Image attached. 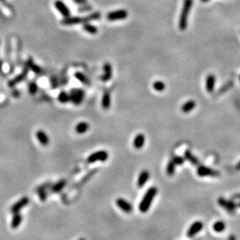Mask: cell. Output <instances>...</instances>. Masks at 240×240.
<instances>
[{
	"instance_id": "cell-1",
	"label": "cell",
	"mask_w": 240,
	"mask_h": 240,
	"mask_svg": "<svg viewBox=\"0 0 240 240\" xmlns=\"http://www.w3.org/2000/svg\"><path fill=\"white\" fill-rule=\"evenodd\" d=\"M157 188L155 187H151L149 189H148V190L146 191L144 197L141 201L140 204H139V208L141 212L145 213L149 210L151 203H152V201H153V199L157 194Z\"/></svg>"
},
{
	"instance_id": "cell-2",
	"label": "cell",
	"mask_w": 240,
	"mask_h": 240,
	"mask_svg": "<svg viewBox=\"0 0 240 240\" xmlns=\"http://www.w3.org/2000/svg\"><path fill=\"white\" fill-rule=\"evenodd\" d=\"M193 6V0H184L180 17L179 19V30L183 31L187 27V21L190 14V9Z\"/></svg>"
},
{
	"instance_id": "cell-3",
	"label": "cell",
	"mask_w": 240,
	"mask_h": 240,
	"mask_svg": "<svg viewBox=\"0 0 240 240\" xmlns=\"http://www.w3.org/2000/svg\"><path fill=\"white\" fill-rule=\"evenodd\" d=\"M33 61V59L32 58H30L29 59L27 60V61L26 62V65L24 67L23 70L22 71L20 74L18 75V76H16L14 79H13L12 80L9 81L8 83V85H9V87H13L17 85V83H20L26 79V77L28 75V72H29V69H30V64Z\"/></svg>"
},
{
	"instance_id": "cell-4",
	"label": "cell",
	"mask_w": 240,
	"mask_h": 240,
	"mask_svg": "<svg viewBox=\"0 0 240 240\" xmlns=\"http://www.w3.org/2000/svg\"><path fill=\"white\" fill-rule=\"evenodd\" d=\"M70 101L75 105H80L85 98V91L83 89H72L69 92Z\"/></svg>"
},
{
	"instance_id": "cell-5",
	"label": "cell",
	"mask_w": 240,
	"mask_h": 240,
	"mask_svg": "<svg viewBox=\"0 0 240 240\" xmlns=\"http://www.w3.org/2000/svg\"><path fill=\"white\" fill-rule=\"evenodd\" d=\"M109 157V154L105 150H100L94 153L91 154L88 159H87V163H94L96 162H105Z\"/></svg>"
},
{
	"instance_id": "cell-6",
	"label": "cell",
	"mask_w": 240,
	"mask_h": 240,
	"mask_svg": "<svg viewBox=\"0 0 240 240\" xmlns=\"http://www.w3.org/2000/svg\"><path fill=\"white\" fill-rule=\"evenodd\" d=\"M128 16V13L125 9H119L116 11L110 12L107 16V19L109 21H117L125 20Z\"/></svg>"
},
{
	"instance_id": "cell-7",
	"label": "cell",
	"mask_w": 240,
	"mask_h": 240,
	"mask_svg": "<svg viewBox=\"0 0 240 240\" xmlns=\"http://www.w3.org/2000/svg\"><path fill=\"white\" fill-rule=\"evenodd\" d=\"M197 174L201 177H204V176H219L220 173L218 170H213L207 166H200L197 170Z\"/></svg>"
},
{
	"instance_id": "cell-8",
	"label": "cell",
	"mask_w": 240,
	"mask_h": 240,
	"mask_svg": "<svg viewBox=\"0 0 240 240\" xmlns=\"http://www.w3.org/2000/svg\"><path fill=\"white\" fill-rule=\"evenodd\" d=\"M61 23L65 26H72V25H77L80 23H86L85 17H67L63 19L61 21Z\"/></svg>"
},
{
	"instance_id": "cell-9",
	"label": "cell",
	"mask_w": 240,
	"mask_h": 240,
	"mask_svg": "<svg viewBox=\"0 0 240 240\" xmlns=\"http://www.w3.org/2000/svg\"><path fill=\"white\" fill-rule=\"evenodd\" d=\"M29 203H30V199H29L27 197H24V198H21L20 201L16 202V203L12 206L11 208H10V211H11V213H13V214L20 212L23 207L27 206Z\"/></svg>"
},
{
	"instance_id": "cell-10",
	"label": "cell",
	"mask_w": 240,
	"mask_h": 240,
	"mask_svg": "<svg viewBox=\"0 0 240 240\" xmlns=\"http://www.w3.org/2000/svg\"><path fill=\"white\" fill-rule=\"evenodd\" d=\"M116 204L119 208L125 213H131L133 211V206L131 203L126 201L124 198H117L116 200Z\"/></svg>"
},
{
	"instance_id": "cell-11",
	"label": "cell",
	"mask_w": 240,
	"mask_h": 240,
	"mask_svg": "<svg viewBox=\"0 0 240 240\" xmlns=\"http://www.w3.org/2000/svg\"><path fill=\"white\" fill-rule=\"evenodd\" d=\"M203 226L204 225L202 223V222H201V221H196L195 222H194L192 225H190L189 229L187 230V237H189V238L194 237L197 233L201 231V229H203Z\"/></svg>"
},
{
	"instance_id": "cell-12",
	"label": "cell",
	"mask_w": 240,
	"mask_h": 240,
	"mask_svg": "<svg viewBox=\"0 0 240 240\" xmlns=\"http://www.w3.org/2000/svg\"><path fill=\"white\" fill-rule=\"evenodd\" d=\"M55 6L57 9V10L61 13L64 17H67L70 16V10L68 9V6L65 4V2H62L61 0H57L55 2Z\"/></svg>"
},
{
	"instance_id": "cell-13",
	"label": "cell",
	"mask_w": 240,
	"mask_h": 240,
	"mask_svg": "<svg viewBox=\"0 0 240 240\" xmlns=\"http://www.w3.org/2000/svg\"><path fill=\"white\" fill-rule=\"evenodd\" d=\"M218 204L221 207L225 208V210H227L229 212H232L233 210L235 209V204L233 202L229 201H228V200L225 199L223 198H218Z\"/></svg>"
},
{
	"instance_id": "cell-14",
	"label": "cell",
	"mask_w": 240,
	"mask_h": 240,
	"mask_svg": "<svg viewBox=\"0 0 240 240\" xmlns=\"http://www.w3.org/2000/svg\"><path fill=\"white\" fill-rule=\"evenodd\" d=\"M150 176L149 172L148 170H142L141 173L139 174V178H138V181H137V186L139 188H142L145 186V184L146 183V182L148 180Z\"/></svg>"
},
{
	"instance_id": "cell-15",
	"label": "cell",
	"mask_w": 240,
	"mask_h": 240,
	"mask_svg": "<svg viewBox=\"0 0 240 240\" xmlns=\"http://www.w3.org/2000/svg\"><path fill=\"white\" fill-rule=\"evenodd\" d=\"M36 137L40 144L44 146H47L50 143V139L46 134V132L42 130H39L36 132Z\"/></svg>"
},
{
	"instance_id": "cell-16",
	"label": "cell",
	"mask_w": 240,
	"mask_h": 240,
	"mask_svg": "<svg viewBox=\"0 0 240 240\" xmlns=\"http://www.w3.org/2000/svg\"><path fill=\"white\" fill-rule=\"evenodd\" d=\"M104 75L101 76V80L103 82H107L109 81L112 78L113 75V70H112V66L110 63H105L104 65Z\"/></svg>"
},
{
	"instance_id": "cell-17",
	"label": "cell",
	"mask_w": 240,
	"mask_h": 240,
	"mask_svg": "<svg viewBox=\"0 0 240 240\" xmlns=\"http://www.w3.org/2000/svg\"><path fill=\"white\" fill-rule=\"evenodd\" d=\"M145 142V137L143 134H139L135 137L133 141L134 148L136 149H141L144 146Z\"/></svg>"
},
{
	"instance_id": "cell-18",
	"label": "cell",
	"mask_w": 240,
	"mask_h": 240,
	"mask_svg": "<svg viewBox=\"0 0 240 240\" xmlns=\"http://www.w3.org/2000/svg\"><path fill=\"white\" fill-rule=\"evenodd\" d=\"M215 85V76L212 74H210L207 76L206 79V89L208 92H212Z\"/></svg>"
},
{
	"instance_id": "cell-19",
	"label": "cell",
	"mask_w": 240,
	"mask_h": 240,
	"mask_svg": "<svg viewBox=\"0 0 240 240\" xmlns=\"http://www.w3.org/2000/svg\"><path fill=\"white\" fill-rule=\"evenodd\" d=\"M14 214V215H13L11 221V228L13 229H16L21 225V223H22L23 217L22 214H21L20 212L15 213V214Z\"/></svg>"
},
{
	"instance_id": "cell-20",
	"label": "cell",
	"mask_w": 240,
	"mask_h": 240,
	"mask_svg": "<svg viewBox=\"0 0 240 240\" xmlns=\"http://www.w3.org/2000/svg\"><path fill=\"white\" fill-rule=\"evenodd\" d=\"M66 184L67 181L65 179H61L58 182H57L55 184L52 185L51 187V190L52 193H59L64 189Z\"/></svg>"
},
{
	"instance_id": "cell-21",
	"label": "cell",
	"mask_w": 240,
	"mask_h": 240,
	"mask_svg": "<svg viewBox=\"0 0 240 240\" xmlns=\"http://www.w3.org/2000/svg\"><path fill=\"white\" fill-rule=\"evenodd\" d=\"M89 124L87 123V122H80L76 126V133L78 134H84L86 132L89 131Z\"/></svg>"
},
{
	"instance_id": "cell-22",
	"label": "cell",
	"mask_w": 240,
	"mask_h": 240,
	"mask_svg": "<svg viewBox=\"0 0 240 240\" xmlns=\"http://www.w3.org/2000/svg\"><path fill=\"white\" fill-rule=\"evenodd\" d=\"M196 107V103L194 100H189V101L186 102L185 104H183V105L181 107V111L182 112L187 114V113L192 111L194 109V107Z\"/></svg>"
},
{
	"instance_id": "cell-23",
	"label": "cell",
	"mask_w": 240,
	"mask_h": 240,
	"mask_svg": "<svg viewBox=\"0 0 240 240\" xmlns=\"http://www.w3.org/2000/svg\"><path fill=\"white\" fill-rule=\"evenodd\" d=\"M111 104V98L109 92H104L103 98H102L101 105L104 110L109 109Z\"/></svg>"
},
{
	"instance_id": "cell-24",
	"label": "cell",
	"mask_w": 240,
	"mask_h": 240,
	"mask_svg": "<svg viewBox=\"0 0 240 240\" xmlns=\"http://www.w3.org/2000/svg\"><path fill=\"white\" fill-rule=\"evenodd\" d=\"M75 77H76L80 83L84 84V85H86L88 86H90V81H89V79L87 78V76H86V75H84L83 73H82V72H76V73H75Z\"/></svg>"
},
{
	"instance_id": "cell-25",
	"label": "cell",
	"mask_w": 240,
	"mask_h": 240,
	"mask_svg": "<svg viewBox=\"0 0 240 240\" xmlns=\"http://www.w3.org/2000/svg\"><path fill=\"white\" fill-rule=\"evenodd\" d=\"M184 158L186 160L189 161L190 163L194 165H198V163H199V160L198 159V158L196 157L195 155H193L189 150H186L184 151Z\"/></svg>"
},
{
	"instance_id": "cell-26",
	"label": "cell",
	"mask_w": 240,
	"mask_h": 240,
	"mask_svg": "<svg viewBox=\"0 0 240 240\" xmlns=\"http://www.w3.org/2000/svg\"><path fill=\"white\" fill-rule=\"evenodd\" d=\"M83 28L85 31H86L87 33H90V34H96V33H97L98 32V29L96 26L92 25V24L88 23H84Z\"/></svg>"
},
{
	"instance_id": "cell-27",
	"label": "cell",
	"mask_w": 240,
	"mask_h": 240,
	"mask_svg": "<svg viewBox=\"0 0 240 240\" xmlns=\"http://www.w3.org/2000/svg\"><path fill=\"white\" fill-rule=\"evenodd\" d=\"M58 100L60 103L61 104H67L68 102L70 101V95L69 93H68L67 92H65V91H61L58 94Z\"/></svg>"
},
{
	"instance_id": "cell-28",
	"label": "cell",
	"mask_w": 240,
	"mask_h": 240,
	"mask_svg": "<svg viewBox=\"0 0 240 240\" xmlns=\"http://www.w3.org/2000/svg\"><path fill=\"white\" fill-rule=\"evenodd\" d=\"M176 170V163L173 160H170L166 166V173L169 176H173L175 173Z\"/></svg>"
},
{
	"instance_id": "cell-29",
	"label": "cell",
	"mask_w": 240,
	"mask_h": 240,
	"mask_svg": "<svg viewBox=\"0 0 240 240\" xmlns=\"http://www.w3.org/2000/svg\"><path fill=\"white\" fill-rule=\"evenodd\" d=\"M225 225L223 222L222 221H218L213 225V229L214 231H215L216 232H222L225 230Z\"/></svg>"
},
{
	"instance_id": "cell-30",
	"label": "cell",
	"mask_w": 240,
	"mask_h": 240,
	"mask_svg": "<svg viewBox=\"0 0 240 240\" xmlns=\"http://www.w3.org/2000/svg\"><path fill=\"white\" fill-rule=\"evenodd\" d=\"M152 87L155 90L158 91V92H163L166 89V85L162 81H155L152 84Z\"/></svg>"
},
{
	"instance_id": "cell-31",
	"label": "cell",
	"mask_w": 240,
	"mask_h": 240,
	"mask_svg": "<svg viewBox=\"0 0 240 240\" xmlns=\"http://www.w3.org/2000/svg\"><path fill=\"white\" fill-rule=\"evenodd\" d=\"M28 90H29L30 94L35 95L37 93V90H38V86H37V83L35 82H30V83H29Z\"/></svg>"
},
{
	"instance_id": "cell-32",
	"label": "cell",
	"mask_w": 240,
	"mask_h": 240,
	"mask_svg": "<svg viewBox=\"0 0 240 240\" xmlns=\"http://www.w3.org/2000/svg\"><path fill=\"white\" fill-rule=\"evenodd\" d=\"M30 68L37 75H41L42 73V69L41 68V67L38 66L37 65H35L33 61H32L30 64Z\"/></svg>"
},
{
	"instance_id": "cell-33",
	"label": "cell",
	"mask_w": 240,
	"mask_h": 240,
	"mask_svg": "<svg viewBox=\"0 0 240 240\" xmlns=\"http://www.w3.org/2000/svg\"><path fill=\"white\" fill-rule=\"evenodd\" d=\"M51 87L53 89H56L59 86V81L56 76H51Z\"/></svg>"
},
{
	"instance_id": "cell-34",
	"label": "cell",
	"mask_w": 240,
	"mask_h": 240,
	"mask_svg": "<svg viewBox=\"0 0 240 240\" xmlns=\"http://www.w3.org/2000/svg\"><path fill=\"white\" fill-rule=\"evenodd\" d=\"M173 160L174 161V163H176V165H179V166H181V165H183V163H184V161L186 160V159H185V158L181 157V156H175Z\"/></svg>"
},
{
	"instance_id": "cell-35",
	"label": "cell",
	"mask_w": 240,
	"mask_h": 240,
	"mask_svg": "<svg viewBox=\"0 0 240 240\" xmlns=\"http://www.w3.org/2000/svg\"><path fill=\"white\" fill-rule=\"evenodd\" d=\"M51 187V183H47L45 184H43L41 186H40L39 187H37V192H41V191H44V190H47V189Z\"/></svg>"
},
{
	"instance_id": "cell-36",
	"label": "cell",
	"mask_w": 240,
	"mask_h": 240,
	"mask_svg": "<svg viewBox=\"0 0 240 240\" xmlns=\"http://www.w3.org/2000/svg\"><path fill=\"white\" fill-rule=\"evenodd\" d=\"M48 192H47L46 190L39 192V198H40L41 201H45V200L47 199V198H48Z\"/></svg>"
},
{
	"instance_id": "cell-37",
	"label": "cell",
	"mask_w": 240,
	"mask_h": 240,
	"mask_svg": "<svg viewBox=\"0 0 240 240\" xmlns=\"http://www.w3.org/2000/svg\"><path fill=\"white\" fill-rule=\"evenodd\" d=\"M75 2L80 5H86L87 0H74Z\"/></svg>"
},
{
	"instance_id": "cell-38",
	"label": "cell",
	"mask_w": 240,
	"mask_h": 240,
	"mask_svg": "<svg viewBox=\"0 0 240 240\" xmlns=\"http://www.w3.org/2000/svg\"><path fill=\"white\" fill-rule=\"evenodd\" d=\"M0 73H2V61L0 59Z\"/></svg>"
},
{
	"instance_id": "cell-39",
	"label": "cell",
	"mask_w": 240,
	"mask_h": 240,
	"mask_svg": "<svg viewBox=\"0 0 240 240\" xmlns=\"http://www.w3.org/2000/svg\"><path fill=\"white\" fill-rule=\"evenodd\" d=\"M235 169H236L237 170H240V161L237 163L236 166H235Z\"/></svg>"
},
{
	"instance_id": "cell-40",
	"label": "cell",
	"mask_w": 240,
	"mask_h": 240,
	"mask_svg": "<svg viewBox=\"0 0 240 240\" xmlns=\"http://www.w3.org/2000/svg\"><path fill=\"white\" fill-rule=\"evenodd\" d=\"M201 2H208L209 0H201Z\"/></svg>"
},
{
	"instance_id": "cell-41",
	"label": "cell",
	"mask_w": 240,
	"mask_h": 240,
	"mask_svg": "<svg viewBox=\"0 0 240 240\" xmlns=\"http://www.w3.org/2000/svg\"><path fill=\"white\" fill-rule=\"evenodd\" d=\"M1 1H3V0H1Z\"/></svg>"
},
{
	"instance_id": "cell-42",
	"label": "cell",
	"mask_w": 240,
	"mask_h": 240,
	"mask_svg": "<svg viewBox=\"0 0 240 240\" xmlns=\"http://www.w3.org/2000/svg\"><path fill=\"white\" fill-rule=\"evenodd\" d=\"M239 79H240V77H239Z\"/></svg>"
}]
</instances>
